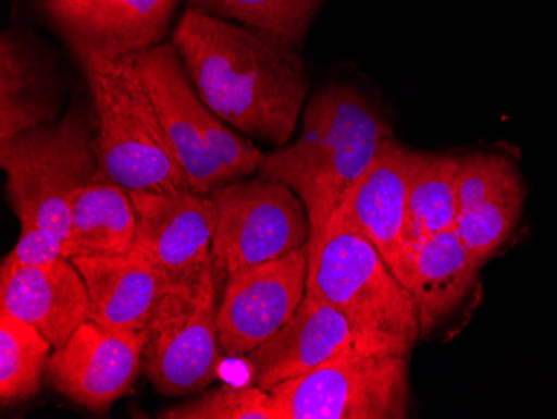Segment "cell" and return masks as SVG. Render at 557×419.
<instances>
[{"mask_svg":"<svg viewBox=\"0 0 557 419\" xmlns=\"http://www.w3.org/2000/svg\"><path fill=\"white\" fill-rule=\"evenodd\" d=\"M414 149L391 137L352 184L339 208L374 244L397 280L408 287L406 209Z\"/></svg>","mask_w":557,"mask_h":419,"instance_id":"14","label":"cell"},{"mask_svg":"<svg viewBox=\"0 0 557 419\" xmlns=\"http://www.w3.org/2000/svg\"><path fill=\"white\" fill-rule=\"evenodd\" d=\"M0 311L33 324L58 349L90 321L89 291L77 266L64 256L44 264L2 261Z\"/></svg>","mask_w":557,"mask_h":419,"instance_id":"16","label":"cell"},{"mask_svg":"<svg viewBox=\"0 0 557 419\" xmlns=\"http://www.w3.org/2000/svg\"><path fill=\"white\" fill-rule=\"evenodd\" d=\"M54 348L33 324L0 311V403L15 405L33 399L46 377Z\"/></svg>","mask_w":557,"mask_h":419,"instance_id":"23","label":"cell"},{"mask_svg":"<svg viewBox=\"0 0 557 419\" xmlns=\"http://www.w3.org/2000/svg\"><path fill=\"white\" fill-rule=\"evenodd\" d=\"M309 244L283 258L225 278L219 306V341L225 356L244 358L271 340L308 291Z\"/></svg>","mask_w":557,"mask_h":419,"instance_id":"10","label":"cell"},{"mask_svg":"<svg viewBox=\"0 0 557 419\" xmlns=\"http://www.w3.org/2000/svg\"><path fill=\"white\" fill-rule=\"evenodd\" d=\"M187 9L268 30L302 47L324 0H187Z\"/></svg>","mask_w":557,"mask_h":419,"instance_id":"24","label":"cell"},{"mask_svg":"<svg viewBox=\"0 0 557 419\" xmlns=\"http://www.w3.org/2000/svg\"><path fill=\"white\" fill-rule=\"evenodd\" d=\"M524 197L521 174L506 156L472 152L461 158L454 230L481 268L518 226Z\"/></svg>","mask_w":557,"mask_h":419,"instance_id":"15","label":"cell"},{"mask_svg":"<svg viewBox=\"0 0 557 419\" xmlns=\"http://www.w3.org/2000/svg\"><path fill=\"white\" fill-rule=\"evenodd\" d=\"M350 352L358 348L346 318L333 306L306 294L287 323L244 358L249 365L250 383L269 391Z\"/></svg>","mask_w":557,"mask_h":419,"instance_id":"17","label":"cell"},{"mask_svg":"<svg viewBox=\"0 0 557 419\" xmlns=\"http://www.w3.org/2000/svg\"><path fill=\"white\" fill-rule=\"evenodd\" d=\"M137 212L129 189L92 181L72 206L64 258H111L134 251Z\"/></svg>","mask_w":557,"mask_h":419,"instance_id":"21","label":"cell"},{"mask_svg":"<svg viewBox=\"0 0 557 419\" xmlns=\"http://www.w3.org/2000/svg\"><path fill=\"white\" fill-rule=\"evenodd\" d=\"M461 158L414 151L406 209V246L450 230L458 215V177Z\"/></svg>","mask_w":557,"mask_h":419,"instance_id":"22","label":"cell"},{"mask_svg":"<svg viewBox=\"0 0 557 419\" xmlns=\"http://www.w3.org/2000/svg\"><path fill=\"white\" fill-rule=\"evenodd\" d=\"M225 274L212 262L202 273L172 284L144 328L143 371L165 398L208 390L224 352L218 316Z\"/></svg>","mask_w":557,"mask_h":419,"instance_id":"7","label":"cell"},{"mask_svg":"<svg viewBox=\"0 0 557 419\" xmlns=\"http://www.w3.org/2000/svg\"><path fill=\"white\" fill-rule=\"evenodd\" d=\"M411 356L350 352L269 390L278 419H404Z\"/></svg>","mask_w":557,"mask_h":419,"instance_id":"8","label":"cell"},{"mask_svg":"<svg viewBox=\"0 0 557 419\" xmlns=\"http://www.w3.org/2000/svg\"><path fill=\"white\" fill-rule=\"evenodd\" d=\"M86 281L90 321L122 331H144L172 287L161 269L137 252L111 258H72Z\"/></svg>","mask_w":557,"mask_h":419,"instance_id":"19","label":"cell"},{"mask_svg":"<svg viewBox=\"0 0 557 419\" xmlns=\"http://www.w3.org/2000/svg\"><path fill=\"white\" fill-rule=\"evenodd\" d=\"M190 83L222 121L286 146L308 99V65L283 37L187 9L172 34Z\"/></svg>","mask_w":557,"mask_h":419,"instance_id":"1","label":"cell"},{"mask_svg":"<svg viewBox=\"0 0 557 419\" xmlns=\"http://www.w3.org/2000/svg\"><path fill=\"white\" fill-rule=\"evenodd\" d=\"M21 237L4 258L11 264H44L64 256L61 241L49 233L33 215H18Z\"/></svg>","mask_w":557,"mask_h":419,"instance_id":"26","label":"cell"},{"mask_svg":"<svg viewBox=\"0 0 557 419\" xmlns=\"http://www.w3.org/2000/svg\"><path fill=\"white\" fill-rule=\"evenodd\" d=\"M143 331L87 321L50 355L47 384L75 405L104 415L133 391L143 371Z\"/></svg>","mask_w":557,"mask_h":419,"instance_id":"11","label":"cell"},{"mask_svg":"<svg viewBox=\"0 0 557 419\" xmlns=\"http://www.w3.org/2000/svg\"><path fill=\"white\" fill-rule=\"evenodd\" d=\"M391 137L389 119L361 90L327 84L306 106L296 143L264 155L258 176L286 184L299 196L314 234Z\"/></svg>","mask_w":557,"mask_h":419,"instance_id":"2","label":"cell"},{"mask_svg":"<svg viewBox=\"0 0 557 419\" xmlns=\"http://www.w3.org/2000/svg\"><path fill=\"white\" fill-rule=\"evenodd\" d=\"M181 0H39L79 61L139 54L162 44Z\"/></svg>","mask_w":557,"mask_h":419,"instance_id":"12","label":"cell"},{"mask_svg":"<svg viewBox=\"0 0 557 419\" xmlns=\"http://www.w3.org/2000/svg\"><path fill=\"white\" fill-rule=\"evenodd\" d=\"M306 294L346 318L358 352L411 356L421 337L411 291L397 280L343 208L309 241Z\"/></svg>","mask_w":557,"mask_h":419,"instance_id":"3","label":"cell"},{"mask_svg":"<svg viewBox=\"0 0 557 419\" xmlns=\"http://www.w3.org/2000/svg\"><path fill=\"white\" fill-rule=\"evenodd\" d=\"M481 264L454 227L409 252L408 289L418 306L421 336L433 333L468 298Z\"/></svg>","mask_w":557,"mask_h":419,"instance_id":"20","label":"cell"},{"mask_svg":"<svg viewBox=\"0 0 557 419\" xmlns=\"http://www.w3.org/2000/svg\"><path fill=\"white\" fill-rule=\"evenodd\" d=\"M61 83L54 58L29 34L9 29L0 37V143L54 122Z\"/></svg>","mask_w":557,"mask_h":419,"instance_id":"18","label":"cell"},{"mask_svg":"<svg viewBox=\"0 0 557 419\" xmlns=\"http://www.w3.org/2000/svg\"><path fill=\"white\" fill-rule=\"evenodd\" d=\"M211 196L215 206L211 258L225 276L283 258L311 241L306 206L286 184L246 177Z\"/></svg>","mask_w":557,"mask_h":419,"instance_id":"9","label":"cell"},{"mask_svg":"<svg viewBox=\"0 0 557 419\" xmlns=\"http://www.w3.org/2000/svg\"><path fill=\"white\" fill-rule=\"evenodd\" d=\"M137 61L194 193L211 194L259 171L264 152L202 102L174 44L150 47L137 54Z\"/></svg>","mask_w":557,"mask_h":419,"instance_id":"6","label":"cell"},{"mask_svg":"<svg viewBox=\"0 0 557 419\" xmlns=\"http://www.w3.org/2000/svg\"><path fill=\"white\" fill-rule=\"evenodd\" d=\"M81 62L97 114L96 181L150 193L193 190L165 136L137 54Z\"/></svg>","mask_w":557,"mask_h":419,"instance_id":"4","label":"cell"},{"mask_svg":"<svg viewBox=\"0 0 557 419\" xmlns=\"http://www.w3.org/2000/svg\"><path fill=\"white\" fill-rule=\"evenodd\" d=\"M159 419H278L269 391L256 384H222L196 398L169 406Z\"/></svg>","mask_w":557,"mask_h":419,"instance_id":"25","label":"cell"},{"mask_svg":"<svg viewBox=\"0 0 557 419\" xmlns=\"http://www.w3.org/2000/svg\"><path fill=\"white\" fill-rule=\"evenodd\" d=\"M97 114L77 101L64 118L0 143V168L15 215H33L64 248L72 206L97 174Z\"/></svg>","mask_w":557,"mask_h":419,"instance_id":"5","label":"cell"},{"mask_svg":"<svg viewBox=\"0 0 557 419\" xmlns=\"http://www.w3.org/2000/svg\"><path fill=\"white\" fill-rule=\"evenodd\" d=\"M137 212L134 252L161 269L172 284L212 264L215 206L211 194L194 190H129Z\"/></svg>","mask_w":557,"mask_h":419,"instance_id":"13","label":"cell"}]
</instances>
